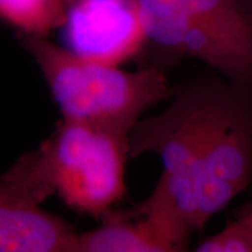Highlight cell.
I'll return each instance as SVG.
<instances>
[{"label":"cell","instance_id":"1","mask_svg":"<svg viewBox=\"0 0 252 252\" xmlns=\"http://www.w3.org/2000/svg\"><path fill=\"white\" fill-rule=\"evenodd\" d=\"M156 154L159 181L191 232L252 182V89L219 74L188 81L165 110L143 117L128 134V156Z\"/></svg>","mask_w":252,"mask_h":252},{"label":"cell","instance_id":"2","mask_svg":"<svg viewBox=\"0 0 252 252\" xmlns=\"http://www.w3.org/2000/svg\"><path fill=\"white\" fill-rule=\"evenodd\" d=\"M128 137L61 119L2 179L42 203L53 195L75 212L102 217L124 196Z\"/></svg>","mask_w":252,"mask_h":252},{"label":"cell","instance_id":"3","mask_svg":"<svg viewBox=\"0 0 252 252\" xmlns=\"http://www.w3.org/2000/svg\"><path fill=\"white\" fill-rule=\"evenodd\" d=\"M42 72L63 119L128 137L144 115L174 88L158 65L124 70L78 58L42 36L20 35Z\"/></svg>","mask_w":252,"mask_h":252},{"label":"cell","instance_id":"4","mask_svg":"<svg viewBox=\"0 0 252 252\" xmlns=\"http://www.w3.org/2000/svg\"><path fill=\"white\" fill-rule=\"evenodd\" d=\"M146 49L193 59L252 89V0H134Z\"/></svg>","mask_w":252,"mask_h":252},{"label":"cell","instance_id":"5","mask_svg":"<svg viewBox=\"0 0 252 252\" xmlns=\"http://www.w3.org/2000/svg\"><path fill=\"white\" fill-rule=\"evenodd\" d=\"M62 47L78 58L122 65L146 50L147 36L134 0H68Z\"/></svg>","mask_w":252,"mask_h":252},{"label":"cell","instance_id":"6","mask_svg":"<svg viewBox=\"0 0 252 252\" xmlns=\"http://www.w3.org/2000/svg\"><path fill=\"white\" fill-rule=\"evenodd\" d=\"M193 232L162 186L137 207L102 216L96 229L77 235L76 252H181Z\"/></svg>","mask_w":252,"mask_h":252},{"label":"cell","instance_id":"7","mask_svg":"<svg viewBox=\"0 0 252 252\" xmlns=\"http://www.w3.org/2000/svg\"><path fill=\"white\" fill-rule=\"evenodd\" d=\"M77 232L0 176V252H76Z\"/></svg>","mask_w":252,"mask_h":252},{"label":"cell","instance_id":"8","mask_svg":"<svg viewBox=\"0 0 252 252\" xmlns=\"http://www.w3.org/2000/svg\"><path fill=\"white\" fill-rule=\"evenodd\" d=\"M68 0H0V21L19 36L47 37L64 20Z\"/></svg>","mask_w":252,"mask_h":252},{"label":"cell","instance_id":"9","mask_svg":"<svg viewBox=\"0 0 252 252\" xmlns=\"http://www.w3.org/2000/svg\"><path fill=\"white\" fill-rule=\"evenodd\" d=\"M197 252H252V234L242 216L197 245Z\"/></svg>","mask_w":252,"mask_h":252},{"label":"cell","instance_id":"10","mask_svg":"<svg viewBox=\"0 0 252 252\" xmlns=\"http://www.w3.org/2000/svg\"><path fill=\"white\" fill-rule=\"evenodd\" d=\"M241 216L243 217L245 222H247L249 229H250V231H251V234H252V203L248 207V209L245 210V212L242 214Z\"/></svg>","mask_w":252,"mask_h":252}]
</instances>
